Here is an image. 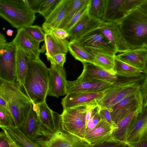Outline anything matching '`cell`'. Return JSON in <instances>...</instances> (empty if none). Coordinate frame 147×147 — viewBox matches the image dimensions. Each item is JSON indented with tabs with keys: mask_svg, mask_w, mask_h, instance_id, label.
Masks as SVG:
<instances>
[{
	"mask_svg": "<svg viewBox=\"0 0 147 147\" xmlns=\"http://www.w3.org/2000/svg\"><path fill=\"white\" fill-rule=\"evenodd\" d=\"M49 68L40 58H29L23 85L26 94L33 102L39 104L46 101L48 95Z\"/></svg>",
	"mask_w": 147,
	"mask_h": 147,
	"instance_id": "cell-1",
	"label": "cell"
},
{
	"mask_svg": "<svg viewBox=\"0 0 147 147\" xmlns=\"http://www.w3.org/2000/svg\"><path fill=\"white\" fill-rule=\"evenodd\" d=\"M129 50L147 48V15L138 8L128 13L118 23Z\"/></svg>",
	"mask_w": 147,
	"mask_h": 147,
	"instance_id": "cell-2",
	"label": "cell"
},
{
	"mask_svg": "<svg viewBox=\"0 0 147 147\" xmlns=\"http://www.w3.org/2000/svg\"><path fill=\"white\" fill-rule=\"evenodd\" d=\"M145 77L144 74L133 78L117 76L116 80L104 91L103 96L97 102L98 104L101 108L110 109L125 97L139 90L140 84Z\"/></svg>",
	"mask_w": 147,
	"mask_h": 147,
	"instance_id": "cell-3",
	"label": "cell"
},
{
	"mask_svg": "<svg viewBox=\"0 0 147 147\" xmlns=\"http://www.w3.org/2000/svg\"><path fill=\"white\" fill-rule=\"evenodd\" d=\"M35 13L27 7L24 0H0L1 17L18 29L32 25Z\"/></svg>",
	"mask_w": 147,
	"mask_h": 147,
	"instance_id": "cell-4",
	"label": "cell"
},
{
	"mask_svg": "<svg viewBox=\"0 0 147 147\" xmlns=\"http://www.w3.org/2000/svg\"><path fill=\"white\" fill-rule=\"evenodd\" d=\"M97 102L63 109L61 114V125L62 129L84 139L86 130V113L90 108L97 105Z\"/></svg>",
	"mask_w": 147,
	"mask_h": 147,
	"instance_id": "cell-5",
	"label": "cell"
},
{
	"mask_svg": "<svg viewBox=\"0 0 147 147\" xmlns=\"http://www.w3.org/2000/svg\"><path fill=\"white\" fill-rule=\"evenodd\" d=\"M61 115L56 116L57 127L54 132L49 131L45 136L35 142L41 147H90L84 139L80 138L63 130L61 123Z\"/></svg>",
	"mask_w": 147,
	"mask_h": 147,
	"instance_id": "cell-6",
	"label": "cell"
},
{
	"mask_svg": "<svg viewBox=\"0 0 147 147\" xmlns=\"http://www.w3.org/2000/svg\"><path fill=\"white\" fill-rule=\"evenodd\" d=\"M17 48L12 41L7 42L0 34V79L16 82V75Z\"/></svg>",
	"mask_w": 147,
	"mask_h": 147,
	"instance_id": "cell-7",
	"label": "cell"
},
{
	"mask_svg": "<svg viewBox=\"0 0 147 147\" xmlns=\"http://www.w3.org/2000/svg\"><path fill=\"white\" fill-rule=\"evenodd\" d=\"M7 102L14 125L21 129L31 109L32 101L20 87L13 93Z\"/></svg>",
	"mask_w": 147,
	"mask_h": 147,
	"instance_id": "cell-8",
	"label": "cell"
},
{
	"mask_svg": "<svg viewBox=\"0 0 147 147\" xmlns=\"http://www.w3.org/2000/svg\"><path fill=\"white\" fill-rule=\"evenodd\" d=\"M144 100L140 89L137 91L125 97L109 109L111 119L117 124L130 113L137 111H141Z\"/></svg>",
	"mask_w": 147,
	"mask_h": 147,
	"instance_id": "cell-9",
	"label": "cell"
},
{
	"mask_svg": "<svg viewBox=\"0 0 147 147\" xmlns=\"http://www.w3.org/2000/svg\"><path fill=\"white\" fill-rule=\"evenodd\" d=\"M76 40L82 46L89 50L115 56L117 53L99 28L87 33Z\"/></svg>",
	"mask_w": 147,
	"mask_h": 147,
	"instance_id": "cell-10",
	"label": "cell"
},
{
	"mask_svg": "<svg viewBox=\"0 0 147 147\" xmlns=\"http://www.w3.org/2000/svg\"><path fill=\"white\" fill-rule=\"evenodd\" d=\"M31 109L20 129L30 140L35 141L38 138L45 136L48 130L41 125L38 118V104L32 102Z\"/></svg>",
	"mask_w": 147,
	"mask_h": 147,
	"instance_id": "cell-11",
	"label": "cell"
},
{
	"mask_svg": "<svg viewBox=\"0 0 147 147\" xmlns=\"http://www.w3.org/2000/svg\"><path fill=\"white\" fill-rule=\"evenodd\" d=\"M147 139V106L139 113L126 137L125 143L129 145L140 143Z\"/></svg>",
	"mask_w": 147,
	"mask_h": 147,
	"instance_id": "cell-12",
	"label": "cell"
},
{
	"mask_svg": "<svg viewBox=\"0 0 147 147\" xmlns=\"http://www.w3.org/2000/svg\"><path fill=\"white\" fill-rule=\"evenodd\" d=\"M49 71L48 95L58 98L66 94L67 81L63 67L51 64Z\"/></svg>",
	"mask_w": 147,
	"mask_h": 147,
	"instance_id": "cell-13",
	"label": "cell"
},
{
	"mask_svg": "<svg viewBox=\"0 0 147 147\" xmlns=\"http://www.w3.org/2000/svg\"><path fill=\"white\" fill-rule=\"evenodd\" d=\"M12 42L17 49L23 51L30 58H39L41 52L40 42L34 39L24 28L18 29L16 34Z\"/></svg>",
	"mask_w": 147,
	"mask_h": 147,
	"instance_id": "cell-14",
	"label": "cell"
},
{
	"mask_svg": "<svg viewBox=\"0 0 147 147\" xmlns=\"http://www.w3.org/2000/svg\"><path fill=\"white\" fill-rule=\"evenodd\" d=\"M99 28L117 53H121L129 50L118 23L102 21Z\"/></svg>",
	"mask_w": 147,
	"mask_h": 147,
	"instance_id": "cell-15",
	"label": "cell"
},
{
	"mask_svg": "<svg viewBox=\"0 0 147 147\" xmlns=\"http://www.w3.org/2000/svg\"><path fill=\"white\" fill-rule=\"evenodd\" d=\"M104 91L93 92H72L66 94L62 99L63 109L98 102L103 97Z\"/></svg>",
	"mask_w": 147,
	"mask_h": 147,
	"instance_id": "cell-16",
	"label": "cell"
},
{
	"mask_svg": "<svg viewBox=\"0 0 147 147\" xmlns=\"http://www.w3.org/2000/svg\"><path fill=\"white\" fill-rule=\"evenodd\" d=\"M111 84L98 80H81L77 79L67 81L66 94L72 92H93L104 91Z\"/></svg>",
	"mask_w": 147,
	"mask_h": 147,
	"instance_id": "cell-17",
	"label": "cell"
},
{
	"mask_svg": "<svg viewBox=\"0 0 147 147\" xmlns=\"http://www.w3.org/2000/svg\"><path fill=\"white\" fill-rule=\"evenodd\" d=\"M82 63L83 69L77 78L79 80H98L112 84L117 79L116 75L109 72L93 63L87 62Z\"/></svg>",
	"mask_w": 147,
	"mask_h": 147,
	"instance_id": "cell-18",
	"label": "cell"
},
{
	"mask_svg": "<svg viewBox=\"0 0 147 147\" xmlns=\"http://www.w3.org/2000/svg\"><path fill=\"white\" fill-rule=\"evenodd\" d=\"M72 0H60L42 24L45 34L58 28L64 19Z\"/></svg>",
	"mask_w": 147,
	"mask_h": 147,
	"instance_id": "cell-19",
	"label": "cell"
},
{
	"mask_svg": "<svg viewBox=\"0 0 147 147\" xmlns=\"http://www.w3.org/2000/svg\"><path fill=\"white\" fill-rule=\"evenodd\" d=\"M102 21L91 16L88 11L68 32L70 41L76 40L99 28Z\"/></svg>",
	"mask_w": 147,
	"mask_h": 147,
	"instance_id": "cell-20",
	"label": "cell"
},
{
	"mask_svg": "<svg viewBox=\"0 0 147 147\" xmlns=\"http://www.w3.org/2000/svg\"><path fill=\"white\" fill-rule=\"evenodd\" d=\"M113 129L109 123L101 119L94 127L86 131L84 139L90 146L102 143L111 136Z\"/></svg>",
	"mask_w": 147,
	"mask_h": 147,
	"instance_id": "cell-21",
	"label": "cell"
},
{
	"mask_svg": "<svg viewBox=\"0 0 147 147\" xmlns=\"http://www.w3.org/2000/svg\"><path fill=\"white\" fill-rule=\"evenodd\" d=\"M118 59L144 72L147 62V48L129 50L117 55Z\"/></svg>",
	"mask_w": 147,
	"mask_h": 147,
	"instance_id": "cell-22",
	"label": "cell"
},
{
	"mask_svg": "<svg viewBox=\"0 0 147 147\" xmlns=\"http://www.w3.org/2000/svg\"><path fill=\"white\" fill-rule=\"evenodd\" d=\"M141 111L137 110L133 112L123 118L117 124L111 136L108 139L126 146L125 143L126 137L136 118Z\"/></svg>",
	"mask_w": 147,
	"mask_h": 147,
	"instance_id": "cell-23",
	"label": "cell"
},
{
	"mask_svg": "<svg viewBox=\"0 0 147 147\" xmlns=\"http://www.w3.org/2000/svg\"><path fill=\"white\" fill-rule=\"evenodd\" d=\"M45 43L42 49L46 51L45 55L49 61L52 56L58 54H66L68 51L67 39L61 40L55 36L51 32L45 34Z\"/></svg>",
	"mask_w": 147,
	"mask_h": 147,
	"instance_id": "cell-24",
	"label": "cell"
},
{
	"mask_svg": "<svg viewBox=\"0 0 147 147\" xmlns=\"http://www.w3.org/2000/svg\"><path fill=\"white\" fill-rule=\"evenodd\" d=\"M1 129L8 138L19 147H41L36 142L28 138L14 125Z\"/></svg>",
	"mask_w": 147,
	"mask_h": 147,
	"instance_id": "cell-25",
	"label": "cell"
},
{
	"mask_svg": "<svg viewBox=\"0 0 147 147\" xmlns=\"http://www.w3.org/2000/svg\"><path fill=\"white\" fill-rule=\"evenodd\" d=\"M123 0H106L102 21L118 23L126 15L121 10Z\"/></svg>",
	"mask_w": 147,
	"mask_h": 147,
	"instance_id": "cell-26",
	"label": "cell"
},
{
	"mask_svg": "<svg viewBox=\"0 0 147 147\" xmlns=\"http://www.w3.org/2000/svg\"><path fill=\"white\" fill-rule=\"evenodd\" d=\"M38 116L41 125L46 129L54 132L57 125L53 115V111L48 106L46 101L38 104Z\"/></svg>",
	"mask_w": 147,
	"mask_h": 147,
	"instance_id": "cell-27",
	"label": "cell"
},
{
	"mask_svg": "<svg viewBox=\"0 0 147 147\" xmlns=\"http://www.w3.org/2000/svg\"><path fill=\"white\" fill-rule=\"evenodd\" d=\"M88 49L93 56L94 59L93 64L109 72L116 75L114 70L116 55Z\"/></svg>",
	"mask_w": 147,
	"mask_h": 147,
	"instance_id": "cell-28",
	"label": "cell"
},
{
	"mask_svg": "<svg viewBox=\"0 0 147 147\" xmlns=\"http://www.w3.org/2000/svg\"><path fill=\"white\" fill-rule=\"evenodd\" d=\"M68 50L75 59L82 63H94L93 55L87 49L80 45L76 40L69 42Z\"/></svg>",
	"mask_w": 147,
	"mask_h": 147,
	"instance_id": "cell-29",
	"label": "cell"
},
{
	"mask_svg": "<svg viewBox=\"0 0 147 147\" xmlns=\"http://www.w3.org/2000/svg\"><path fill=\"white\" fill-rule=\"evenodd\" d=\"M114 70L117 76L127 78L138 77L144 74L143 71L118 59L115 57Z\"/></svg>",
	"mask_w": 147,
	"mask_h": 147,
	"instance_id": "cell-30",
	"label": "cell"
},
{
	"mask_svg": "<svg viewBox=\"0 0 147 147\" xmlns=\"http://www.w3.org/2000/svg\"><path fill=\"white\" fill-rule=\"evenodd\" d=\"M29 58L22 51L17 48V80L20 86L24 84L28 68Z\"/></svg>",
	"mask_w": 147,
	"mask_h": 147,
	"instance_id": "cell-31",
	"label": "cell"
},
{
	"mask_svg": "<svg viewBox=\"0 0 147 147\" xmlns=\"http://www.w3.org/2000/svg\"><path fill=\"white\" fill-rule=\"evenodd\" d=\"M106 0H89L88 13L92 17L102 21Z\"/></svg>",
	"mask_w": 147,
	"mask_h": 147,
	"instance_id": "cell-32",
	"label": "cell"
},
{
	"mask_svg": "<svg viewBox=\"0 0 147 147\" xmlns=\"http://www.w3.org/2000/svg\"><path fill=\"white\" fill-rule=\"evenodd\" d=\"M87 0H72L65 16L58 28L64 29L75 14Z\"/></svg>",
	"mask_w": 147,
	"mask_h": 147,
	"instance_id": "cell-33",
	"label": "cell"
},
{
	"mask_svg": "<svg viewBox=\"0 0 147 147\" xmlns=\"http://www.w3.org/2000/svg\"><path fill=\"white\" fill-rule=\"evenodd\" d=\"M60 0H42L38 13L45 19L53 11Z\"/></svg>",
	"mask_w": 147,
	"mask_h": 147,
	"instance_id": "cell-34",
	"label": "cell"
},
{
	"mask_svg": "<svg viewBox=\"0 0 147 147\" xmlns=\"http://www.w3.org/2000/svg\"><path fill=\"white\" fill-rule=\"evenodd\" d=\"M89 0L83 4L73 17L64 30L68 32L88 11Z\"/></svg>",
	"mask_w": 147,
	"mask_h": 147,
	"instance_id": "cell-35",
	"label": "cell"
},
{
	"mask_svg": "<svg viewBox=\"0 0 147 147\" xmlns=\"http://www.w3.org/2000/svg\"><path fill=\"white\" fill-rule=\"evenodd\" d=\"M34 39L40 42L45 41V34L42 28L37 25L30 26L24 28Z\"/></svg>",
	"mask_w": 147,
	"mask_h": 147,
	"instance_id": "cell-36",
	"label": "cell"
},
{
	"mask_svg": "<svg viewBox=\"0 0 147 147\" xmlns=\"http://www.w3.org/2000/svg\"><path fill=\"white\" fill-rule=\"evenodd\" d=\"M13 121L9 111L0 106V126L2 128L11 126L13 124Z\"/></svg>",
	"mask_w": 147,
	"mask_h": 147,
	"instance_id": "cell-37",
	"label": "cell"
},
{
	"mask_svg": "<svg viewBox=\"0 0 147 147\" xmlns=\"http://www.w3.org/2000/svg\"><path fill=\"white\" fill-rule=\"evenodd\" d=\"M146 0H123L121 6L122 11L127 15L138 8Z\"/></svg>",
	"mask_w": 147,
	"mask_h": 147,
	"instance_id": "cell-38",
	"label": "cell"
},
{
	"mask_svg": "<svg viewBox=\"0 0 147 147\" xmlns=\"http://www.w3.org/2000/svg\"><path fill=\"white\" fill-rule=\"evenodd\" d=\"M100 109V107L98 104L93 108L91 116L87 126L86 131L94 127L101 120L99 114Z\"/></svg>",
	"mask_w": 147,
	"mask_h": 147,
	"instance_id": "cell-39",
	"label": "cell"
},
{
	"mask_svg": "<svg viewBox=\"0 0 147 147\" xmlns=\"http://www.w3.org/2000/svg\"><path fill=\"white\" fill-rule=\"evenodd\" d=\"M66 54L61 53L57 54L51 57L49 59L51 64L63 67L66 61Z\"/></svg>",
	"mask_w": 147,
	"mask_h": 147,
	"instance_id": "cell-40",
	"label": "cell"
},
{
	"mask_svg": "<svg viewBox=\"0 0 147 147\" xmlns=\"http://www.w3.org/2000/svg\"><path fill=\"white\" fill-rule=\"evenodd\" d=\"M99 114L101 119H102L109 123L114 129L116 127L113 121L109 109L107 108H101Z\"/></svg>",
	"mask_w": 147,
	"mask_h": 147,
	"instance_id": "cell-41",
	"label": "cell"
},
{
	"mask_svg": "<svg viewBox=\"0 0 147 147\" xmlns=\"http://www.w3.org/2000/svg\"><path fill=\"white\" fill-rule=\"evenodd\" d=\"M27 7L34 13L37 12L42 0H24Z\"/></svg>",
	"mask_w": 147,
	"mask_h": 147,
	"instance_id": "cell-42",
	"label": "cell"
},
{
	"mask_svg": "<svg viewBox=\"0 0 147 147\" xmlns=\"http://www.w3.org/2000/svg\"><path fill=\"white\" fill-rule=\"evenodd\" d=\"M90 147H127L125 146L119 142L107 139L102 143L90 146Z\"/></svg>",
	"mask_w": 147,
	"mask_h": 147,
	"instance_id": "cell-43",
	"label": "cell"
},
{
	"mask_svg": "<svg viewBox=\"0 0 147 147\" xmlns=\"http://www.w3.org/2000/svg\"><path fill=\"white\" fill-rule=\"evenodd\" d=\"M55 36L61 40H65L69 38V34L65 30L57 28L53 30L51 32Z\"/></svg>",
	"mask_w": 147,
	"mask_h": 147,
	"instance_id": "cell-44",
	"label": "cell"
},
{
	"mask_svg": "<svg viewBox=\"0 0 147 147\" xmlns=\"http://www.w3.org/2000/svg\"><path fill=\"white\" fill-rule=\"evenodd\" d=\"M140 89L143 98V107L147 106V76L141 83Z\"/></svg>",
	"mask_w": 147,
	"mask_h": 147,
	"instance_id": "cell-45",
	"label": "cell"
},
{
	"mask_svg": "<svg viewBox=\"0 0 147 147\" xmlns=\"http://www.w3.org/2000/svg\"><path fill=\"white\" fill-rule=\"evenodd\" d=\"M10 140L3 131L0 133V147H9Z\"/></svg>",
	"mask_w": 147,
	"mask_h": 147,
	"instance_id": "cell-46",
	"label": "cell"
},
{
	"mask_svg": "<svg viewBox=\"0 0 147 147\" xmlns=\"http://www.w3.org/2000/svg\"><path fill=\"white\" fill-rule=\"evenodd\" d=\"M127 147H147V139L140 143L130 145Z\"/></svg>",
	"mask_w": 147,
	"mask_h": 147,
	"instance_id": "cell-47",
	"label": "cell"
},
{
	"mask_svg": "<svg viewBox=\"0 0 147 147\" xmlns=\"http://www.w3.org/2000/svg\"><path fill=\"white\" fill-rule=\"evenodd\" d=\"M138 8L147 15V0L142 4Z\"/></svg>",
	"mask_w": 147,
	"mask_h": 147,
	"instance_id": "cell-48",
	"label": "cell"
},
{
	"mask_svg": "<svg viewBox=\"0 0 147 147\" xmlns=\"http://www.w3.org/2000/svg\"><path fill=\"white\" fill-rule=\"evenodd\" d=\"M98 105V104H97ZM96 105L90 108L87 111L86 115V127L88 123L91 116L93 108Z\"/></svg>",
	"mask_w": 147,
	"mask_h": 147,
	"instance_id": "cell-49",
	"label": "cell"
},
{
	"mask_svg": "<svg viewBox=\"0 0 147 147\" xmlns=\"http://www.w3.org/2000/svg\"><path fill=\"white\" fill-rule=\"evenodd\" d=\"M0 106L5 107L9 111L7 102L1 97H0Z\"/></svg>",
	"mask_w": 147,
	"mask_h": 147,
	"instance_id": "cell-50",
	"label": "cell"
},
{
	"mask_svg": "<svg viewBox=\"0 0 147 147\" xmlns=\"http://www.w3.org/2000/svg\"><path fill=\"white\" fill-rule=\"evenodd\" d=\"M13 33V31L11 29H8L6 31V34L8 36H11Z\"/></svg>",
	"mask_w": 147,
	"mask_h": 147,
	"instance_id": "cell-51",
	"label": "cell"
},
{
	"mask_svg": "<svg viewBox=\"0 0 147 147\" xmlns=\"http://www.w3.org/2000/svg\"><path fill=\"white\" fill-rule=\"evenodd\" d=\"M9 140H10L9 147H19L14 142L10 139Z\"/></svg>",
	"mask_w": 147,
	"mask_h": 147,
	"instance_id": "cell-52",
	"label": "cell"
},
{
	"mask_svg": "<svg viewBox=\"0 0 147 147\" xmlns=\"http://www.w3.org/2000/svg\"><path fill=\"white\" fill-rule=\"evenodd\" d=\"M144 74L146 76H147V62L145 68V69L144 72Z\"/></svg>",
	"mask_w": 147,
	"mask_h": 147,
	"instance_id": "cell-53",
	"label": "cell"
}]
</instances>
